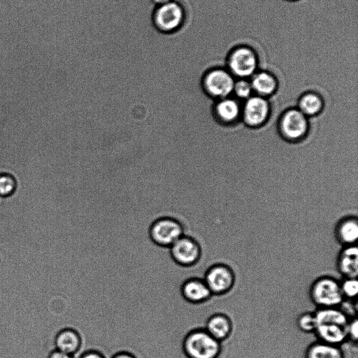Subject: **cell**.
<instances>
[{
	"mask_svg": "<svg viewBox=\"0 0 358 358\" xmlns=\"http://www.w3.org/2000/svg\"><path fill=\"white\" fill-rule=\"evenodd\" d=\"M235 81L234 77L226 69L214 67L202 75L200 88L207 96L222 99L231 96Z\"/></svg>",
	"mask_w": 358,
	"mask_h": 358,
	"instance_id": "cell-1",
	"label": "cell"
},
{
	"mask_svg": "<svg viewBox=\"0 0 358 358\" xmlns=\"http://www.w3.org/2000/svg\"><path fill=\"white\" fill-rule=\"evenodd\" d=\"M183 351L187 358H219L222 353V343L205 329H198L186 336Z\"/></svg>",
	"mask_w": 358,
	"mask_h": 358,
	"instance_id": "cell-2",
	"label": "cell"
},
{
	"mask_svg": "<svg viewBox=\"0 0 358 358\" xmlns=\"http://www.w3.org/2000/svg\"><path fill=\"white\" fill-rule=\"evenodd\" d=\"M310 297L318 308L338 307L344 300L340 282L330 276L320 277L312 283Z\"/></svg>",
	"mask_w": 358,
	"mask_h": 358,
	"instance_id": "cell-3",
	"label": "cell"
},
{
	"mask_svg": "<svg viewBox=\"0 0 358 358\" xmlns=\"http://www.w3.org/2000/svg\"><path fill=\"white\" fill-rule=\"evenodd\" d=\"M227 70L236 78L251 77L256 73L258 59L255 51L246 45H238L231 50L226 59Z\"/></svg>",
	"mask_w": 358,
	"mask_h": 358,
	"instance_id": "cell-4",
	"label": "cell"
},
{
	"mask_svg": "<svg viewBox=\"0 0 358 358\" xmlns=\"http://www.w3.org/2000/svg\"><path fill=\"white\" fill-rule=\"evenodd\" d=\"M185 20L184 8L174 0L156 6L152 15V22L155 29L166 34L178 31L184 24Z\"/></svg>",
	"mask_w": 358,
	"mask_h": 358,
	"instance_id": "cell-5",
	"label": "cell"
},
{
	"mask_svg": "<svg viewBox=\"0 0 358 358\" xmlns=\"http://www.w3.org/2000/svg\"><path fill=\"white\" fill-rule=\"evenodd\" d=\"M279 129L287 139L297 141L304 138L309 130V119L297 108L287 110L282 115Z\"/></svg>",
	"mask_w": 358,
	"mask_h": 358,
	"instance_id": "cell-6",
	"label": "cell"
},
{
	"mask_svg": "<svg viewBox=\"0 0 358 358\" xmlns=\"http://www.w3.org/2000/svg\"><path fill=\"white\" fill-rule=\"evenodd\" d=\"M235 274L229 266L223 263L212 265L206 272L203 280L213 295L222 296L235 284Z\"/></svg>",
	"mask_w": 358,
	"mask_h": 358,
	"instance_id": "cell-7",
	"label": "cell"
},
{
	"mask_svg": "<svg viewBox=\"0 0 358 358\" xmlns=\"http://www.w3.org/2000/svg\"><path fill=\"white\" fill-rule=\"evenodd\" d=\"M271 114L270 101L266 97L255 95L244 101L241 117L245 124L257 127L264 124Z\"/></svg>",
	"mask_w": 358,
	"mask_h": 358,
	"instance_id": "cell-8",
	"label": "cell"
},
{
	"mask_svg": "<svg viewBox=\"0 0 358 358\" xmlns=\"http://www.w3.org/2000/svg\"><path fill=\"white\" fill-rule=\"evenodd\" d=\"M150 233L152 240L155 243L170 247L183 236V229L176 220L164 217L153 222Z\"/></svg>",
	"mask_w": 358,
	"mask_h": 358,
	"instance_id": "cell-9",
	"label": "cell"
},
{
	"mask_svg": "<svg viewBox=\"0 0 358 358\" xmlns=\"http://www.w3.org/2000/svg\"><path fill=\"white\" fill-rule=\"evenodd\" d=\"M170 250L173 259L182 266L194 265L199 261L201 255L198 243L184 235L170 246Z\"/></svg>",
	"mask_w": 358,
	"mask_h": 358,
	"instance_id": "cell-10",
	"label": "cell"
},
{
	"mask_svg": "<svg viewBox=\"0 0 358 358\" xmlns=\"http://www.w3.org/2000/svg\"><path fill=\"white\" fill-rule=\"evenodd\" d=\"M244 101L236 97L219 99L215 106V113L222 122L232 123L241 118Z\"/></svg>",
	"mask_w": 358,
	"mask_h": 358,
	"instance_id": "cell-11",
	"label": "cell"
},
{
	"mask_svg": "<svg viewBox=\"0 0 358 358\" xmlns=\"http://www.w3.org/2000/svg\"><path fill=\"white\" fill-rule=\"evenodd\" d=\"M337 268L345 278H357L358 248L357 245L345 246L337 259Z\"/></svg>",
	"mask_w": 358,
	"mask_h": 358,
	"instance_id": "cell-12",
	"label": "cell"
},
{
	"mask_svg": "<svg viewBox=\"0 0 358 358\" xmlns=\"http://www.w3.org/2000/svg\"><path fill=\"white\" fill-rule=\"evenodd\" d=\"M232 328V322L229 317L222 313H217L212 315L207 320L205 330L222 343L230 336Z\"/></svg>",
	"mask_w": 358,
	"mask_h": 358,
	"instance_id": "cell-13",
	"label": "cell"
},
{
	"mask_svg": "<svg viewBox=\"0 0 358 358\" xmlns=\"http://www.w3.org/2000/svg\"><path fill=\"white\" fill-rule=\"evenodd\" d=\"M250 84L252 90L257 95L269 97L275 94L278 88V79L274 74L262 71L254 73L251 76Z\"/></svg>",
	"mask_w": 358,
	"mask_h": 358,
	"instance_id": "cell-14",
	"label": "cell"
},
{
	"mask_svg": "<svg viewBox=\"0 0 358 358\" xmlns=\"http://www.w3.org/2000/svg\"><path fill=\"white\" fill-rule=\"evenodd\" d=\"M182 293L186 300L194 303L204 302L213 296L205 281L199 278H192L185 282Z\"/></svg>",
	"mask_w": 358,
	"mask_h": 358,
	"instance_id": "cell-15",
	"label": "cell"
},
{
	"mask_svg": "<svg viewBox=\"0 0 358 358\" xmlns=\"http://www.w3.org/2000/svg\"><path fill=\"white\" fill-rule=\"evenodd\" d=\"M339 243L345 246L356 245L358 238L357 217H348L340 220L334 228Z\"/></svg>",
	"mask_w": 358,
	"mask_h": 358,
	"instance_id": "cell-16",
	"label": "cell"
},
{
	"mask_svg": "<svg viewBox=\"0 0 358 358\" xmlns=\"http://www.w3.org/2000/svg\"><path fill=\"white\" fill-rule=\"evenodd\" d=\"M315 334L319 341L337 346L348 339L346 327L333 324H318Z\"/></svg>",
	"mask_w": 358,
	"mask_h": 358,
	"instance_id": "cell-17",
	"label": "cell"
},
{
	"mask_svg": "<svg viewBox=\"0 0 358 358\" xmlns=\"http://www.w3.org/2000/svg\"><path fill=\"white\" fill-rule=\"evenodd\" d=\"M81 345V341L78 333L71 329L60 331L55 338V348L64 353L75 356Z\"/></svg>",
	"mask_w": 358,
	"mask_h": 358,
	"instance_id": "cell-18",
	"label": "cell"
},
{
	"mask_svg": "<svg viewBox=\"0 0 358 358\" xmlns=\"http://www.w3.org/2000/svg\"><path fill=\"white\" fill-rule=\"evenodd\" d=\"M305 358H345L340 346L316 341L307 348Z\"/></svg>",
	"mask_w": 358,
	"mask_h": 358,
	"instance_id": "cell-19",
	"label": "cell"
},
{
	"mask_svg": "<svg viewBox=\"0 0 358 358\" xmlns=\"http://www.w3.org/2000/svg\"><path fill=\"white\" fill-rule=\"evenodd\" d=\"M318 324H333L346 327L350 318L338 308H321L314 312Z\"/></svg>",
	"mask_w": 358,
	"mask_h": 358,
	"instance_id": "cell-20",
	"label": "cell"
},
{
	"mask_svg": "<svg viewBox=\"0 0 358 358\" xmlns=\"http://www.w3.org/2000/svg\"><path fill=\"white\" fill-rule=\"evenodd\" d=\"M324 103L322 98L314 92H307L299 99L297 108L307 117H313L320 114L324 108Z\"/></svg>",
	"mask_w": 358,
	"mask_h": 358,
	"instance_id": "cell-21",
	"label": "cell"
},
{
	"mask_svg": "<svg viewBox=\"0 0 358 358\" xmlns=\"http://www.w3.org/2000/svg\"><path fill=\"white\" fill-rule=\"evenodd\" d=\"M296 327L303 333H315L317 323L314 312H304L296 318Z\"/></svg>",
	"mask_w": 358,
	"mask_h": 358,
	"instance_id": "cell-22",
	"label": "cell"
},
{
	"mask_svg": "<svg viewBox=\"0 0 358 358\" xmlns=\"http://www.w3.org/2000/svg\"><path fill=\"white\" fill-rule=\"evenodd\" d=\"M17 189V181L13 176L7 173H0V197L10 196Z\"/></svg>",
	"mask_w": 358,
	"mask_h": 358,
	"instance_id": "cell-23",
	"label": "cell"
},
{
	"mask_svg": "<svg viewBox=\"0 0 358 358\" xmlns=\"http://www.w3.org/2000/svg\"><path fill=\"white\" fill-rule=\"evenodd\" d=\"M340 283L344 299L353 300L357 298L358 293V280L357 278H345Z\"/></svg>",
	"mask_w": 358,
	"mask_h": 358,
	"instance_id": "cell-24",
	"label": "cell"
},
{
	"mask_svg": "<svg viewBox=\"0 0 358 358\" xmlns=\"http://www.w3.org/2000/svg\"><path fill=\"white\" fill-rule=\"evenodd\" d=\"M252 92L250 81L244 78H239L235 81L233 90L235 97L245 101L252 96Z\"/></svg>",
	"mask_w": 358,
	"mask_h": 358,
	"instance_id": "cell-25",
	"label": "cell"
},
{
	"mask_svg": "<svg viewBox=\"0 0 358 358\" xmlns=\"http://www.w3.org/2000/svg\"><path fill=\"white\" fill-rule=\"evenodd\" d=\"M347 337L357 343L358 338V321L357 317L352 318L346 326Z\"/></svg>",
	"mask_w": 358,
	"mask_h": 358,
	"instance_id": "cell-26",
	"label": "cell"
},
{
	"mask_svg": "<svg viewBox=\"0 0 358 358\" xmlns=\"http://www.w3.org/2000/svg\"><path fill=\"white\" fill-rule=\"evenodd\" d=\"M77 358H106L102 354L96 351L90 350L83 353Z\"/></svg>",
	"mask_w": 358,
	"mask_h": 358,
	"instance_id": "cell-27",
	"label": "cell"
},
{
	"mask_svg": "<svg viewBox=\"0 0 358 358\" xmlns=\"http://www.w3.org/2000/svg\"><path fill=\"white\" fill-rule=\"evenodd\" d=\"M48 358H75L73 356L64 353L57 350H52Z\"/></svg>",
	"mask_w": 358,
	"mask_h": 358,
	"instance_id": "cell-28",
	"label": "cell"
},
{
	"mask_svg": "<svg viewBox=\"0 0 358 358\" xmlns=\"http://www.w3.org/2000/svg\"><path fill=\"white\" fill-rule=\"evenodd\" d=\"M110 358H136L132 354L127 352H120L115 354Z\"/></svg>",
	"mask_w": 358,
	"mask_h": 358,
	"instance_id": "cell-29",
	"label": "cell"
},
{
	"mask_svg": "<svg viewBox=\"0 0 358 358\" xmlns=\"http://www.w3.org/2000/svg\"><path fill=\"white\" fill-rule=\"evenodd\" d=\"M156 6H161L169 3L173 0H151Z\"/></svg>",
	"mask_w": 358,
	"mask_h": 358,
	"instance_id": "cell-30",
	"label": "cell"
},
{
	"mask_svg": "<svg viewBox=\"0 0 358 358\" xmlns=\"http://www.w3.org/2000/svg\"><path fill=\"white\" fill-rule=\"evenodd\" d=\"M287 1H296V0H287Z\"/></svg>",
	"mask_w": 358,
	"mask_h": 358,
	"instance_id": "cell-31",
	"label": "cell"
}]
</instances>
